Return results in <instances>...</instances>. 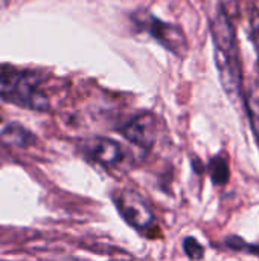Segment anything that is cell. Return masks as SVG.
I'll return each instance as SVG.
<instances>
[{
    "label": "cell",
    "mask_w": 259,
    "mask_h": 261,
    "mask_svg": "<svg viewBox=\"0 0 259 261\" xmlns=\"http://www.w3.org/2000/svg\"><path fill=\"white\" fill-rule=\"evenodd\" d=\"M211 34L221 86L231 101L237 104L243 99V72L235 28L223 6H220L212 17Z\"/></svg>",
    "instance_id": "cell-1"
},
{
    "label": "cell",
    "mask_w": 259,
    "mask_h": 261,
    "mask_svg": "<svg viewBox=\"0 0 259 261\" xmlns=\"http://www.w3.org/2000/svg\"><path fill=\"white\" fill-rule=\"evenodd\" d=\"M114 203L124 220L139 229H148L154 222V214L147 200L133 190H122L114 196Z\"/></svg>",
    "instance_id": "cell-4"
},
{
    "label": "cell",
    "mask_w": 259,
    "mask_h": 261,
    "mask_svg": "<svg viewBox=\"0 0 259 261\" xmlns=\"http://www.w3.org/2000/svg\"><path fill=\"white\" fill-rule=\"evenodd\" d=\"M2 139L9 144V145H15V147H20V148H27L31 147L32 144H35V136L23 125L20 124H8L2 133H0Z\"/></svg>",
    "instance_id": "cell-8"
},
{
    "label": "cell",
    "mask_w": 259,
    "mask_h": 261,
    "mask_svg": "<svg viewBox=\"0 0 259 261\" xmlns=\"http://www.w3.org/2000/svg\"><path fill=\"white\" fill-rule=\"evenodd\" d=\"M128 150L108 138H93L85 142V153L108 168H124L128 164Z\"/></svg>",
    "instance_id": "cell-5"
},
{
    "label": "cell",
    "mask_w": 259,
    "mask_h": 261,
    "mask_svg": "<svg viewBox=\"0 0 259 261\" xmlns=\"http://www.w3.org/2000/svg\"><path fill=\"white\" fill-rule=\"evenodd\" d=\"M183 249H185V254H186L191 260L198 261L205 257V249H203V246H202L194 237L185 239V242H183Z\"/></svg>",
    "instance_id": "cell-11"
},
{
    "label": "cell",
    "mask_w": 259,
    "mask_h": 261,
    "mask_svg": "<svg viewBox=\"0 0 259 261\" xmlns=\"http://www.w3.org/2000/svg\"><path fill=\"white\" fill-rule=\"evenodd\" d=\"M133 20L145 32H148L154 40H157L165 49L174 55L183 58L188 52V40L180 26L159 20L150 12H137L133 15Z\"/></svg>",
    "instance_id": "cell-3"
},
{
    "label": "cell",
    "mask_w": 259,
    "mask_h": 261,
    "mask_svg": "<svg viewBox=\"0 0 259 261\" xmlns=\"http://www.w3.org/2000/svg\"><path fill=\"white\" fill-rule=\"evenodd\" d=\"M63 261H78V260H63Z\"/></svg>",
    "instance_id": "cell-14"
},
{
    "label": "cell",
    "mask_w": 259,
    "mask_h": 261,
    "mask_svg": "<svg viewBox=\"0 0 259 261\" xmlns=\"http://www.w3.org/2000/svg\"><path fill=\"white\" fill-rule=\"evenodd\" d=\"M5 5H6V0H0V8H5Z\"/></svg>",
    "instance_id": "cell-13"
},
{
    "label": "cell",
    "mask_w": 259,
    "mask_h": 261,
    "mask_svg": "<svg viewBox=\"0 0 259 261\" xmlns=\"http://www.w3.org/2000/svg\"><path fill=\"white\" fill-rule=\"evenodd\" d=\"M243 99H244V106H246V112L250 121L252 132L259 145V81H253L247 86Z\"/></svg>",
    "instance_id": "cell-7"
},
{
    "label": "cell",
    "mask_w": 259,
    "mask_h": 261,
    "mask_svg": "<svg viewBox=\"0 0 259 261\" xmlns=\"http://www.w3.org/2000/svg\"><path fill=\"white\" fill-rule=\"evenodd\" d=\"M226 245L231 246L235 251H246V252H252V254H259V246L247 245L246 242L240 240L238 237H232V239L226 240Z\"/></svg>",
    "instance_id": "cell-12"
},
{
    "label": "cell",
    "mask_w": 259,
    "mask_h": 261,
    "mask_svg": "<svg viewBox=\"0 0 259 261\" xmlns=\"http://www.w3.org/2000/svg\"><path fill=\"white\" fill-rule=\"evenodd\" d=\"M208 170H209L211 179L215 185L223 187L227 184V180H229V164H227L226 156L218 154V156L212 158Z\"/></svg>",
    "instance_id": "cell-9"
},
{
    "label": "cell",
    "mask_w": 259,
    "mask_h": 261,
    "mask_svg": "<svg viewBox=\"0 0 259 261\" xmlns=\"http://www.w3.org/2000/svg\"><path fill=\"white\" fill-rule=\"evenodd\" d=\"M121 133L137 147L150 150L157 138V119L153 113H139L121 128Z\"/></svg>",
    "instance_id": "cell-6"
},
{
    "label": "cell",
    "mask_w": 259,
    "mask_h": 261,
    "mask_svg": "<svg viewBox=\"0 0 259 261\" xmlns=\"http://www.w3.org/2000/svg\"><path fill=\"white\" fill-rule=\"evenodd\" d=\"M247 24H249V38L255 44L259 58V12L255 6H253V11L249 12V23Z\"/></svg>",
    "instance_id": "cell-10"
},
{
    "label": "cell",
    "mask_w": 259,
    "mask_h": 261,
    "mask_svg": "<svg viewBox=\"0 0 259 261\" xmlns=\"http://www.w3.org/2000/svg\"><path fill=\"white\" fill-rule=\"evenodd\" d=\"M0 98L37 112L49 110V98L40 87L37 73L12 66H0Z\"/></svg>",
    "instance_id": "cell-2"
}]
</instances>
